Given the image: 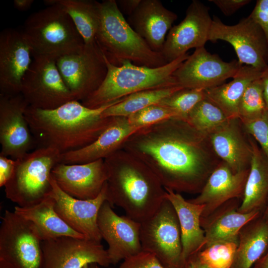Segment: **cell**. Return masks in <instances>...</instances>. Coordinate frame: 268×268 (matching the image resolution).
I'll return each mask as SVG.
<instances>
[{"instance_id": "34", "label": "cell", "mask_w": 268, "mask_h": 268, "mask_svg": "<svg viewBox=\"0 0 268 268\" xmlns=\"http://www.w3.org/2000/svg\"><path fill=\"white\" fill-rule=\"evenodd\" d=\"M239 242L237 238L213 243L195 254L199 260L210 268H231Z\"/></svg>"}, {"instance_id": "48", "label": "cell", "mask_w": 268, "mask_h": 268, "mask_svg": "<svg viewBox=\"0 0 268 268\" xmlns=\"http://www.w3.org/2000/svg\"><path fill=\"white\" fill-rule=\"evenodd\" d=\"M83 268H101V267L95 263L89 264L84 267ZM107 268H112L108 267Z\"/></svg>"}, {"instance_id": "17", "label": "cell", "mask_w": 268, "mask_h": 268, "mask_svg": "<svg viewBox=\"0 0 268 268\" xmlns=\"http://www.w3.org/2000/svg\"><path fill=\"white\" fill-rule=\"evenodd\" d=\"M97 225L102 239L107 244L111 265H116L142 251L140 240L141 223L118 215L106 201L97 216Z\"/></svg>"}, {"instance_id": "32", "label": "cell", "mask_w": 268, "mask_h": 268, "mask_svg": "<svg viewBox=\"0 0 268 268\" xmlns=\"http://www.w3.org/2000/svg\"><path fill=\"white\" fill-rule=\"evenodd\" d=\"M182 88L183 87L179 85H176L135 92L105 109L102 116L104 118L128 117L147 107L158 104L164 98Z\"/></svg>"}, {"instance_id": "8", "label": "cell", "mask_w": 268, "mask_h": 268, "mask_svg": "<svg viewBox=\"0 0 268 268\" xmlns=\"http://www.w3.org/2000/svg\"><path fill=\"white\" fill-rule=\"evenodd\" d=\"M140 240L142 250L154 255L166 268H185L178 216L166 198L158 210L141 223Z\"/></svg>"}, {"instance_id": "15", "label": "cell", "mask_w": 268, "mask_h": 268, "mask_svg": "<svg viewBox=\"0 0 268 268\" xmlns=\"http://www.w3.org/2000/svg\"><path fill=\"white\" fill-rule=\"evenodd\" d=\"M28 106L21 93L0 94V154L16 160L36 145L25 116Z\"/></svg>"}, {"instance_id": "47", "label": "cell", "mask_w": 268, "mask_h": 268, "mask_svg": "<svg viewBox=\"0 0 268 268\" xmlns=\"http://www.w3.org/2000/svg\"><path fill=\"white\" fill-rule=\"evenodd\" d=\"M253 268H268V250L254 265Z\"/></svg>"}, {"instance_id": "28", "label": "cell", "mask_w": 268, "mask_h": 268, "mask_svg": "<svg viewBox=\"0 0 268 268\" xmlns=\"http://www.w3.org/2000/svg\"><path fill=\"white\" fill-rule=\"evenodd\" d=\"M262 71L253 67L242 66L233 79L205 90L206 98L218 107L228 119L239 117V105L247 86L260 78Z\"/></svg>"}, {"instance_id": "23", "label": "cell", "mask_w": 268, "mask_h": 268, "mask_svg": "<svg viewBox=\"0 0 268 268\" xmlns=\"http://www.w3.org/2000/svg\"><path fill=\"white\" fill-rule=\"evenodd\" d=\"M177 15L159 0H141L128 22L154 51L162 53L165 36Z\"/></svg>"}, {"instance_id": "22", "label": "cell", "mask_w": 268, "mask_h": 268, "mask_svg": "<svg viewBox=\"0 0 268 268\" xmlns=\"http://www.w3.org/2000/svg\"><path fill=\"white\" fill-rule=\"evenodd\" d=\"M249 170L234 172L221 161L208 177L200 194L188 201L204 204L201 218L207 216L227 201L243 197Z\"/></svg>"}, {"instance_id": "13", "label": "cell", "mask_w": 268, "mask_h": 268, "mask_svg": "<svg viewBox=\"0 0 268 268\" xmlns=\"http://www.w3.org/2000/svg\"><path fill=\"white\" fill-rule=\"evenodd\" d=\"M242 66L236 60L225 62L203 47L196 49L173 75L178 85L184 88L205 90L233 78Z\"/></svg>"}, {"instance_id": "11", "label": "cell", "mask_w": 268, "mask_h": 268, "mask_svg": "<svg viewBox=\"0 0 268 268\" xmlns=\"http://www.w3.org/2000/svg\"><path fill=\"white\" fill-rule=\"evenodd\" d=\"M56 64L66 86L79 101L96 90L107 73L104 56L96 42L58 58Z\"/></svg>"}, {"instance_id": "31", "label": "cell", "mask_w": 268, "mask_h": 268, "mask_svg": "<svg viewBox=\"0 0 268 268\" xmlns=\"http://www.w3.org/2000/svg\"><path fill=\"white\" fill-rule=\"evenodd\" d=\"M262 213L260 210L242 213L234 208H227L217 213L206 225L202 226L205 234L203 248L214 242L238 238L241 230Z\"/></svg>"}, {"instance_id": "21", "label": "cell", "mask_w": 268, "mask_h": 268, "mask_svg": "<svg viewBox=\"0 0 268 268\" xmlns=\"http://www.w3.org/2000/svg\"><path fill=\"white\" fill-rule=\"evenodd\" d=\"M208 135L216 154L234 172L250 169L252 137L239 118L228 119Z\"/></svg>"}, {"instance_id": "45", "label": "cell", "mask_w": 268, "mask_h": 268, "mask_svg": "<svg viewBox=\"0 0 268 268\" xmlns=\"http://www.w3.org/2000/svg\"><path fill=\"white\" fill-rule=\"evenodd\" d=\"M185 268H210L201 263L196 255L191 257L187 261Z\"/></svg>"}, {"instance_id": "44", "label": "cell", "mask_w": 268, "mask_h": 268, "mask_svg": "<svg viewBox=\"0 0 268 268\" xmlns=\"http://www.w3.org/2000/svg\"><path fill=\"white\" fill-rule=\"evenodd\" d=\"M261 79L263 84L266 107L268 111V66L262 71Z\"/></svg>"}, {"instance_id": "40", "label": "cell", "mask_w": 268, "mask_h": 268, "mask_svg": "<svg viewBox=\"0 0 268 268\" xmlns=\"http://www.w3.org/2000/svg\"><path fill=\"white\" fill-rule=\"evenodd\" d=\"M249 16L260 26L268 47V0H258Z\"/></svg>"}, {"instance_id": "27", "label": "cell", "mask_w": 268, "mask_h": 268, "mask_svg": "<svg viewBox=\"0 0 268 268\" xmlns=\"http://www.w3.org/2000/svg\"><path fill=\"white\" fill-rule=\"evenodd\" d=\"M252 144L253 156L249 173L243 201L237 209L242 213L255 210L263 212L268 200V158L253 137Z\"/></svg>"}, {"instance_id": "6", "label": "cell", "mask_w": 268, "mask_h": 268, "mask_svg": "<svg viewBox=\"0 0 268 268\" xmlns=\"http://www.w3.org/2000/svg\"><path fill=\"white\" fill-rule=\"evenodd\" d=\"M33 13L26 20L22 31L32 49L33 56L57 60L80 50L84 43L68 14L52 3Z\"/></svg>"}, {"instance_id": "1", "label": "cell", "mask_w": 268, "mask_h": 268, "mask_svg": "<svg viewBox=\"0 0 268 268\" xmlns=\"http://www.w3.org/2000/svg\"><path fill=\"white\" fill-rule=\"evenodd\" d=\"M121 148L144 162L165 189L177 193H200L222 161L209 135L179 118L139 129Z\"/></svg>"}, {"instance_id": "14", "label": "cell", "mask_w": 268, "mask_h": 268, "mask_svg": "<svg viewBox=\"0 0 268 268\" xmlns=\"http://www.w3.org/2000/svg\"><path fill=\"white\" fill-rule=\"evenodd\" d=\"M42 268H83L95 263L108 268L111 265L107 250L100 242L70 236L43 240Z\"/></svg>"}, {"instance_id": "49", "label": "cell", "mask_w": 268, "mask_h": 268, "mask_svg": "<svg viewBox=\"0 0 268 268\" xmlns=\"http://www.w3.org/2000/svg\"><path fill=\"white\" fill-rule=\"evenodd\" d=\"M262 216L266 219H268V200L267 201L264 210L262 213Z\"/></svg>"}, {"instance_id": "46", "label": "cell", "mask_w": 268, "mask_h": 268, "mask_svg": "<svg viewBox=\"0 0 268 268\" xmlns=\"http://www.w3.org/2000/svg\"><path fill=\"white\" fill-rule=\"evenodd\" d=\"M34 2V0H14V7L18 10L25 11L28 9Z\"/></svg>"}, {"instance_id": "7", "label": "cell", "mask_w": 268, "mask_h": 268, "mask_svg": "<svg viewBox=\"0 0 268 268\" xmlns=\"http://www.w3.org/2000/svg\"><path fill=\"white\" fill-rule=\"evenodd\" d=\"M60 152L49 147H38L15 160L13 173L6 183V197L21 207L36 204L49 196L53 168Z\"/></svg>"}, {"instance_id": "25", "label": "cell", "mask_w": 268, "mask_h": 268, "mask_svg": "<svg viewBox=\"0 0 268 268\" xmlns=\"http://www.w3.org/2000/svg\"><path fill=\"white\" fill-rule=\"evenodd\" d=\"M166 198L177 213L181 232L182 259L187 260L203 247L205 234L201 228V218L205 205L186 200L179 193L165 189Z\"/></svg>"}, {"instance_id": "2", "label": "cell", "mask_w": 268, "mask_h": 268, "mask_svg": "<svg viewBox=\"0 0 268 268\" xmlns=\"http://www.w3.org/2000/svg\"><path fill=\"white\" fill-rule=\"evenodd\" d=\"M124 98L95 109L76 100L50 110L28 106L25 116L37 148H53L62 154L94 141L113 118H104L102 113Z\"/></svg>"}, {"instance_id": "30", "label": "cell", "mask_w": 268, "mask_h": 268, "mask_svg": "<svg viewBox=\"0 0 268 268\" xmlns=\"http://www.w3.org/2000/svg\"><path fill=\"white\" fill-rule=\"evenodd\" d=\"M48 5L61 6L68 14L84 44L96 43L101 19V2L93 0H46Z\"/></svg>"}, {"instance_id": "12", "label": "cell", "mask_w": 268, "mask_h": 268, "mask_svg": "<svg viewBox=\"0 0 268 268\" xmlns=\"http://www.w3.org/2000/svg\"><path fill=\"white\" fill-rule=\"evenodd\" d=\"M221 40L234 48L238 61L242 65L253 67L263 71L268 66V47L264 32L249 15L236 24H224L213 16L208 41Z\"/></svg>"}, {"instance_id": "42", "label": "cell", "mask_w": 268, "mask_h": 268, "mask_svg": "<svg viewBox=\"0 0 268 268\" xmlns=\"http://www.w3.org/2000/svg\"><path fill=\"white\" fill-rule=\"evenodd\" d=\"M15 160L0 154V187H4L10 178Z\"/></svg>"}, {"instance_id": "37", "label": "cell", "mask_w": 268, "mask_h": 268, "mask_svg": "<svg viewBox=\"0 0 268 268\" xmlns=\"http://www.w3.org/2000/svg\"><path fill=\"white\" fill-rule=\"evenodd\" d=\"M173 118H180L173 110L158 104L147 107L127 117L133 126L139 129Z\"/></svg>"}, {"instance_id": "26", "label": "cell", "mask_w": 268, "mask_h": 268, "mask_svg": "<svg viewBox=\"0 0 268 268\" xmlns=\"http://www.w3.org/2000/svg\"><path fill=\"white\" fill-rule=\"evenodd\" d=\"M54 206L55 201L49 195L36 204L24 207L16 206L14 212L34 225L42 241L62 236L85 238L60 217Z\"/></svg>"}, {"instance_id": "50", "label": "cell", "mask_w": 268, "mask_h": 268, "mask_svg": "<svg viewBox=\"0 0 268 268\" xmlns=\"http://www.w3.org/2000/svg\"><path fill=\"white\" fill-rule=\"evenodd\" d=\"M0 268H12L7 264L2 261H0Z\"/></svg>"}, {"instance_id": "18", "label": "cell", "mask_w": 268, "mask_h": 268, "mask_svg": "<svg viewBox=\"0 0 268 268\" xmlns=\"http://www.w3.org/2000/svg\"><path fill=\"white\" fill-rule=\"evenodd\" d=\"M54 208L60 217L72 229L87 239L100 242L102 237L98 225L99 210L107 201V182L97 197L90 200L74 198L64 192L51 176Z\"/></svg>"}, {"instance_id": "3", "label": "cell", "mask_w": 268, "mask_h": 268, "mask_svg": "<svg viewBox=\"0 0 268 268\" xmlns=\"http://www.w3.org/2000/svg\"><path fill=\"white\" fill-rule=\"evenodd\" d=\"M109 203L141 223L151 217L166 199V190L141 160L120 148L104 159Z\"/></svg>"}, {"instance_id": "4", "label": "cell", "mask_w": 268, "mask_h": 268, "mask_svg": "<svg viewBox=\"0 0 268 268\" xmlns=\"http://www.w3.org/2000/svg\"><path fill=\"white\" fill-rule=\"evenodd\" d=\"M96 42L109 62L116 66H120L125 61L149 67H160L168 63L162 53L152 50L131 26L115 0L101 2V19Z\"/></svg>"}, {"instance_id": "33", "label": "cell", "mask_w": 268, "mask_h": 268, "mask_svg": "<svg viewBox=\"0 0 268 268\" xmlns=\"http://www.w3.org/2000/svg\"><path fill=\"white\" fill-rule=\"evenodd\" d=\"M228 119L218 107L205 98L196 105L186 120L198 130L209 134Z\"/></svg>"}, {"instance_id": "16", "label": "cell", "mask_w": 268, "mask_h": 268, "mask_svg": "<svg viewBox=\"0 0 268 268\" xmlns=\"http://www.w3.org/2000/svg\"><path fill=\"white\" fill-rule=\"evenodd\" d=\"M212 22L209 7L193 0L186 11L184 19L169 30L162 53L168 63L187 54L192 48L204 47L208 41Z\"/></svg>"}, {"instance_id": "43", "label": "cell", "mask_w": 268, "mask_h": 268, "mask_svg": "<svg viewBox=\"0 0 268 268\" xmlns=\"http://www.w3.org/2000/svg\"><path fill=\"white\" fill-rule=\"evenodd\" d=\"M141 0H119L116 2L121 12L130 16L135 10Z\"/></svg>"}, {"instance_id": "29", "label": "cell", "mask_w": 268, "mask_h": 268, "mask_svg": "<svg viewBox=\"0 0 268 268\" xmlns=\"http://www.w3.org/2000/svg\"><path fill=\"white\" fill-rule=\"evenodd\" d=\"M238 237V245L231 268H252L268 250V219L262 214L246 225Z\"/></svg>"}, {"instance_id": "38", "label": "cell", "mask_w": 268, "mask_h": 268, "mask_svg": "<svg viewBox=\"0 0 268 268\" xmlns=\"http://www.w3.org/2000/svg\"><path fill=\"white\" fill-rule=\"evenodd\" d=\"M240 120L247 133L259 144L268 158V112L256 119Z\"/></svg>"}, {"instance_id": "5", "label": "cell", "mask_w": 268, "mask_h": 268, "mask_svg": "<svg viewBox=\"0 0 268 268\" xmlns=\"http://www.w3.org/2000/svg\"><path fill=\"white\" fill-rule=\"evenodd\" d=\"M189 56L187 53L157 67L136 66L129 61L116 66L104 57L107 73L103 82L81 102L88 108L95 109L135 92L179 85L173 74Z\"/></svg>"}, {"instance_id": "19", "label": "cell", "mask_w": 268, "mask_h": 268, "mask_svg": "<svg viewBox=\"0 0 268 268\" xmlns=\"http://www.w3.org/2000/svg\"><path fill=\"white\" fill-rule=\"evenodd\" d=\"M32 49L22 31L13 28L0 34V94L21 93L22 81L33 60Z\"/></svg>"}, {"instance_id": "10", "label": "cell", "mask_w": 268, "mask_h": 268, "mask_svg": "<svg viewBox=\"0 0 268 268\" xmlns=\"http://www.w3.org/2000/svg\"><path fill=\"white\" fill-rule=\"evenodd\" d=\"M20 93L29 106L44 110L75 100L62 77L56 60L43 56L33 57L22 79Z\"/></svg>"}, {"instance_id": "36", "label": "cell", "mask_w": 268, "mask_h": 268, "mask_svg": "<svg viewBox=\"0 0 268 268\" xmlns=\"http://www.w3.org/2000/svg\"><path fill=\"white\" fill-rule=\"evenodd\" d=\"M205 98V90L183 88L164 98L158 104L173 110L180 118L186 119L196 105Z\"/></svg>"}, {"instance_id": "41", "label": "cell", "mask_w": 268, "mask_h": 268, "mask_svg": "<svg viewBox=\"0 0 268 268\" xmlns=\"http://www.w3.org/2000/svg\"><path fill=\"white\" fill-rule=\"evenodd\" d=\"M214 4L226 16L235 13L243 6L249 3L250 0H209Z\"/></svg>"}, {"instance_id": "24", "label": "cell", "mask_w": 268, "mask_h": 268, "mask_svg": "<svg viewBox=\"0 0 268 268\" xmlns=\"http://www.w3.org/2000/svg\"><path fill=\"white\" fill-rule=\"evenodd\" d=\"M139 129L133 126L127 117H114L94 141L79 149L61 154L60 163L83 164L104 159L120 149L127 139Z\"/></svg>"}, {"instance_id": "35", "label": "cell", "mask_w": 268, "mask_h": 268, "mask_svg": "<svg viewBox=\"0 0 268 268\" xmlns=\"http://www.w3.org/2000/svg\"><path fill=\"white\" fill-rule=\"evenodd\" d=\"M268 112L264 96L261 77L252 81L246 88L239 105L241 119L258 118Z\"/></svg>"}, {"instance_id": "39", "label": "cell", "mask_w": 268, "mask_h": 268, "mask_svg": "<svg viewBox=\"0 0 268 268\" xmlns=\"http://www.w3.org/2000/svg\"><path fill=\"white\" fill-rule=\"evenodd\" d=\"M118 268H166L154 255L144 251L122 261Z\"/></svg>"}, {"instance_id": "9", "label": "cell", "mask_w": 268, "mask_h": 268, "mask_svg": "<svg viewBox=\"0 0 268 268\" xmlns=\"http://www.w3.org/2000/svg\"><path fill=\"white\" fill-rule=\"evenodd\" d=\"M42 240L29 221L5 211L0 227V261L12 268H42Z\"/></svg>"}, {"instance_id": "20", "label": "cell", "mask_w": 268, "mask_h": 268, "mask_svg": "<svg viewBox=\"0 0 268 268\" xmlns=\"http://www.w3.org/2000/svg\"><path fill=\"white\" fill-rule=\"evenodd\" d=\"M51 175L64 192L80 200L97 197L108 178L104 159L83 164L59 163Z\"/></svg>"}]
</instances>
